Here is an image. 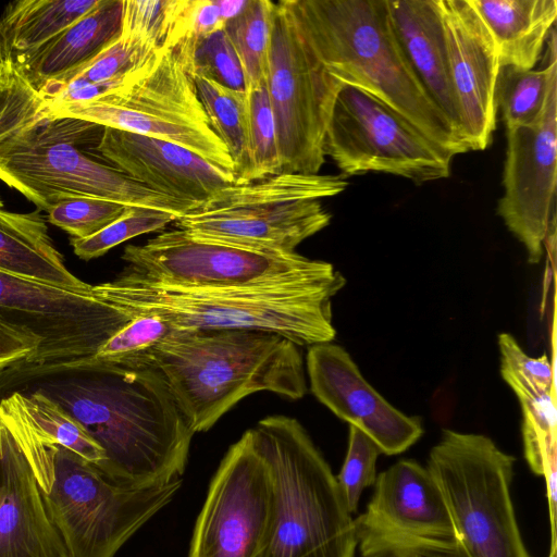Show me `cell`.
Here are the masks:
<instances>
[{
  "mask_svg": "<svg viewBox=\"0 0 557 557\" xmlns=\"http://www.w3.org/2000/svg\"><path fill=\"white\" fill-rule=\"evenodd\" d=\"M36 391L72 414L103 449L97 466L134 487L182 479L194 432L157 369H129L95 357L18 362L0 371V400Z\"/></svg>",
  "mask_w": 557,
  "mask_h": 557,
  "instance_id": "cell-1",
  "label": "cell"
},
{
  "mask_svg": "<svg viewBox=\"0 0 557 557\" xmlns=\"http://www.w3.org/2000/svg\"><path fill=\"white\" fill-rule=\"evenodd\" d=\"M345 284L346 278L333 269L263 285L178 287L149 281L127 269L95 288L131 318L158 315L180 330L270 332L298 346H311L335 338L332 298Z\"/></svg>",
  "mask_w": 557,
  "mask_h": 557,
  "instance_id": "cell-2",
  "label": "cell"
},
{
  "mask_svg": "<svg viewBox=\"0 0 557 557\" xmlns=\"http://www.w3.org/2000/svg\"><path fill=\"white\" fill-rule=\"evenodd\" d=\"M153 359L194 433L253 393L299 399L308 391L299 346L275 333L174 327Z\"/></svg>",
  "mask_w": 557,
  "mask_h": 557,
  "instance_id": "cell-3",
  "label": "cell"
},
{
  "mask_svg": "<svg viewBox=\"0 0 557 557\" xmlns=\"http://www.w3.org/2000/svg\"><path fill=\"white\" fill-rule=\"evenodd\" d=\"M329 72L389 107L454 157L462 139L433 102L392 25L387 0H288Z\"/></svg>",
  "mask_w": 557,
  "mask_h": 557,
  "instance_id": "cell-4",
  "label": "cell"
},
{
  "mask_svg": "<svg viewBox=\"0 0 557 557\" xmlns=\"http://www.w3.org/2000/svg\"><path fill=\"white\" fill-rule=\"evenodd\" d=\"M250 430L274 490L271 528L259 557H356L355 519L301 423L270 416Z\"/></svg>",
  "mask_w": 557,
  "mask_h": 557,
  "instance_id": "cell-5",
  "label": "cell"
},
{
  "mask_svg": "<svg viewBox=\"0 0 557 557\" xmlns=\"http://www.w3.org/2000/svg\"><path fill=\"white\" fill-rule=\"evenodd\" d=\"M103 126L70 116H42L0 141V181L38 210L75 197L101 198L178 218L195 207L157 193L106 162L96 148Z\"/></svg>",
  "mask_w": 557,
  "mask_h": 557,
  "instance_id": "cell-6",
  "label": "cell"
},
{
  "mask_svg": "<svg viewBox=\"0 0 557 557\" xmlns=\"http://www.w3.org/2000/svg\"><path fill=\"white\" fill-rule=\"evenodd\" d=\"M190 37L161 50L121 84L89 101L69 104L45 116H70L181 146L234 174L224 143L211 127L195 83Z\"/></svg>",
  "mask_w": 557,
  "mask_h": 557,
  "instance_id": "cell-7",
  "label": "cell"
},
{
  "mask_svg": "<svg viewBox=\"0 0 557 557\" xmlns=\"http://www.w3.org/2000/svg\"><path fill=\"white\" fill-rule=\"evenodd\" d=\"M348 186L343 175L278 173L233 183L175 221L191 236L258 250L290 253L325 228L321 199Z\"/></svg>",
  "mask_w": 557,
  "mask_h": 557,
  "instance_id": "cell-8",
  "label": "cell"
},
{
  "mask_svg": "<svg viewBox=\"0 0 557 557\" xmlns=\"http://www.w3.org/2000/svg\"><path fill=\"white\" fill-rule=\"evenodd\" d=\"M516 458L492 438L444 430L426 468L437 483L467 557H532L511 496Z\"/></svg>",
  "mask_w": 557,
  "mask_h": 557,
  "instance_id": "cell-9",
  "label": "cell"
},
{
  "mask_svg": "<svg viewBox=\"0 0 557 557\" xmlns=\"http://www.w3.org/2000/svg\"><path fill=\"white\" fill-rule=\"evenodd\" d=\"M48 443L53 474L44 498L71 557H114L182 486V479L152 487L127 486L49 437Z\"/></svg>",
  "mask_w": 557,
  "mask_h": 557,
  "instance_id": "cell-10",
  "label": "cell"
},
{
  "mask_svg": "<svg viewBox=\"0 0 557 557\" xmlns=\"http://www.w3.org/2000/svg\"><path fill=\"white\" fill-rule=\"evenodd\" d=\"M343 84L319 58L288 0L274 2L267 89L280 173L319 174L326 127Z\"/></svg>",
  "mask_w": 557,
  "mask_h": 557,
  "instance_id": "cell-11",
  "label": "cell"
},
{
  "mask_svg": "<svg viewBox=\"0 0 557 557\" xmlns=\"http://www.w3.org/2000/svg\"><path fill=\"white\" fill-rule=\"evenodd\" d=\"M342 175L387 173L423 184L446 178L453 154L367 91L343 84L323 144Z\"/></svg>",
  "mask_w": 557,
  "mask_h": 557,
  "instance_id": "cell-12",
  "label": "cell"
},
{
  "mask_svg": "<svg viewBox=\"0 0 557 557\" xmlns=\"http://www.w3.org/2000/svg\"><path fill=\"white\" fill-rule=\"evenodd\" d=\"M128 270L178 287L252 286L326 273L330 262L290 252L258 250L208 240L181 228L162 232L143 245L125 247Z\"/></svg>",
  "mask_w": 557,
  "mask_h": 557,
  "instance_id": "cell-13",
  "label": "cell"
},
{
  "mask_svg": "<svg viewBox=\"0 0 557 557\" xmlns=\"http://www.w3.org/2000/svg\"><path fill=\"white\" fill-rule=\"evenodd\" d=\"M132 319L100 297L95 285L69 288L0 270V320L40 341L21 362L94 357Z\"/></svg>",
  "mask_w": 557,
  "mask_h": 557,
  "instance_id": "cell-14",
  "label": "cell"
},
{
  "mask_svg": "<svg viewBox=\"0 0 557 557\" xmlns=\"http://www.w3.org/2000/svg\"><path fill=\"white\" fill-rule=\"evenodd\" d=\"M364 511L355 519L360 557L455 550L457 531L441 490L425 466L401 459L379 473Z\"/></svg>",
  "mask_w": 557,
  "mask_h": 557,
  "instance_id": "cell-15",
  "label": "cell"
},
{
  "mask_svg": "<svg viewBox=\"0 0 557 557\" xmlns=\"http://www.w3.org/2000/svg\"><path fill=\"white\" fill-rule=\"evenodd\" d=\"M273 478L251 430L230 446L195 521L187 557H259L273 511Z\"/></svg>",
  "mask_w": 557,
  "mask_h": 557,
  "instance_id": "cell-16",
  "label": "cell"
},
{
  "mask_svg": "<svg viewBox=\"0 0 557 557\" xmlns=\"http://www.w3.org/2000/svg\"><path fill=\"white\" fill-rule=\"evenodd\" d=\"M504 193L497 214L523 245L530 263L540 262L555 219L557 182V84L540 117L507 129Z\"/></svg>",
  "mask_w": 557,
  "mask_h": 557,
  "instance_id": "cell-17",
  "label": "cell"
},
{
  "mask_svg": "<svg viewBox=\"0 0 557 557\" xmlns=\"http://www.w3.org/2000/svg\"><path fill=\"white\" fill-rule=\"evenodd\" d=\"M310 391L336 417L371 437L382 454L398 455L423 434L421 421L388 403L361 374L349 352L337 344L309 346L306 357Z\"/></svg>",
  "mask_w": 557,
  "mask_h": 557,
  "instance_id": "cell-18",
  "label": "cell"
},
{
  "mask_svg": "<svg viewBox=\"0 0 557 557\" xmlns=\"http://www.w3.org/2000/svg\"><path fill=\"white\" fill-rule=\"evenodd\" d=\"M460 132L469 150H484L496 127L498 53L470 0H440Z\"/></svg>",
  "mask_w": 557,
  "mask_h": 557,
  "instance_id": "cell-19",
  "label": "cell"
},
{
  "mask_svg": "<svg viewBox=\"0 0 557 557\" xmlns=\"http://www.w3.org/2000/svg\"><path fill=\"white\" fill-rule=\"evenodd\" d=\"M96 150L132 180L195 208L235 183L232 172L154 137L103 126Z\"/></svg>",
  "mask_w": 557,
  "mask_h": 557,
  "instance_id": "cell-20",
  "label": "cell"
},
{
  "mask_svg": "<svg viewBox=\"0 0 557 557\" xmlns=\"http://www.w3.org/2000/svg\"><path fill=\"white\" fill-rule=\"evenodd\" d=\"M0 557H71L1 410Z\"/></svg>",
  "mask_w": 557,
  "mask_h": 557,
  "instance_id": "cell-21",
  "label": "cell"
},
{
  "mask_svg": "<svg viewBox=\"0 0 557 557\" xmlns=\"http://www.w3.org/2000/svg\"><path fill=\"white\" fill-rule=\"evenodd\" d=\"M387 8L396 37L416 75L463 141L440 0H387Z\"/></svg>",
  "mask_w": 557,
  "mask_h": 557,
  "instance_id": "cell-22",
  "label": "cell"
},
{
  "mask_svg": "<svg viewBox=\"0 0 557 557\" xmlns=\"http://www.w3.org/2000/svg\"><path fill=\"white\" fill-rule=\"evenodd\" d=\"M123 0L98 4L36 51L14 62L38 92L47 82L78 69L99 53L121 32Z\"/></svg>",
  "mask_w": 557,
  "mask_h": 557,
  "instance_id": "cell-23",
  "label": "cell"
},
{
  "mask_svg": "<svg viewBox=\"0 0 557 557\" xmlns=\"http://www.w3.org/2000/svg\"><path fill=\"white\" fill-rule=\"evenodd\" d=\"M495 42L499 66L532 70L557 17L556 0H470Z\"/></svg>",
  "mask_w": 557,
  "mask_h": 557,
  "instance_id": "cell-24",
  "label": "cell"
},
{
  "mask_svg": "<svg viewBox=\"0 0 557 557\" xmlns=\"http://www.w3.org/2000/svg\"><path fill=\"white\" fill-rule=\"evenodd\" d=\"M0 270L69 288L91 286L66 268L40 210L10 211L1 197Z\"/></svg>",
  "mask_w": 557,
  "mask_h": 557,
  "instance_id": "cell-25",
  "label": "cell"
},
{
  "mask_svg": "<svg viewBox=\"0 0 557 557\" xmlns=\"http://www.w3.org/2000/svg\"><path fill=\"white\" fill-rule=\"evenodd\" d=\"M99 0H20L0 15V63L36 51L98 4Z\"/></svg>",
  "mask_w": 557,
  "mask_h": 557,
  "instance_id": "cell-26",
  "label": "cell"
},
{
  "mask_svg": "<svg viewBox=\"0 0 557 557\" xmlns=\"http://www.w3.org/2000/svg\"><path fill=\"white\" fill-rule=\"evenodd\" d=\"M195 83L211 127L230 152L235 183H248L251 173L248 95L198 72Z\"/></svg>",
  "mask_w": 557,
  "mask_h": 557,
  "instance_id": "cell-27",
  "label": "cell"
},
{
  "mask_svg": "<svg viewBox=\"0 0 557 557\" xmlns=\"http://www.w3.org/2000/svg\"><path fill=\"white\" fill-rule=\"evenodd\" d=\"M545 63L537 70L499 69L495 103L506 131L535 122L542 114L553 85L557 84L556 32L552 29Z\"/></svg>",
  "mask_w": 557,
  "mask_h": 557,
  "instance_id": "cell-28",
  "label": "cell"
},
{
  "mask_svg": "<svg viewBox=\"0 0 557 557\" xmlns=\"http://www.w3.org/2000/svg\"><path fill=\"white\" fill-rule=\"evenodd\" d=\"M187 0H123L121 38L140 65L168 46L187 37L184 13Z\"/></svg>",
  "mask_w": 557,
  "mask_h": 557,
  "instance_id": "cell-29",
  "label": "cell"
},
{
  "mask_svg": "<svg viewBox=\"0 0 557 557\" xmlns=\"http://www.w3.org/2000/svg\"><path fill=\"white\" fill-rule=\"evenodd\" d=\"M273 10L270 0H247L224 26L239 59L247 95L267 84Z\"/></svg>",
  "mask_w": 557,
  "mask_h": 557,
  "instance_id": "cell-30",
  "label": "cell"
},
{
  "mask_svg": "<svg viewBox=\"0 0 557 557\" xmlns=\"http://www.w3.org/2000/svg\"><path fill=\"white\" fill-rule=\"evenodd\" d=\"M173 331L174 327L158 315H136L94 357L129 369H156L154 349Z\"/></svg>",
  "mask_w": 557,
  "mask_h": 557,
  "instance_id": "cell-31",
  "label": "cell"
},
{
  "mask_svg": "<svg viewBox=\"0 0 557 557\" xmlns=\"http://www.w3.org/2000/svg\"><path fill=\"white\" fill-rule=\"evenodd\" d=\"M20 396L29 418L52 442L97 466L106 460L103 449L84 426L55 401L36 391L20 393Z\"/></svg>",
  "mask_w": 557,
  "mask_h": 557,
  "instance_id": "cell-32",
  "label": "cell"
},
{
  "mask_svg": "<svg viewBox=\"0 0 557 557\" xmlns=\"http://www.w3.org/2000/svg\"><path fill=\"white\" fill-rule=\"evenodd\" d=\"M497 345L500 374L518 399L555 391L554 366L546 354L530 357L509 333L498 334Z\"/></svg>",
  "mask_w": 557,
  "mask_h": 557,
  "instance_id": "cell-33",
  "label": "cell"
},
{
  "mask_svg": "<svg viewBox=\"0 0 557 557\" xmlns=\"http://www.w3.org/2000/svg\"><path fill=\"white\" fill-rule=\"evenodd\" d=\"M176 220L177 216L170 212L128 207L121 218L97 234L87 238L71 237L70 243L78 258L90 260L101 257L127 239L162 230Z\"/></svg>",
  "mask_w": 557,
  "mask_h": 557,
  "instance_id": "cell-34",
  "label": "cell"
},
{
  "mask_svg": "<svg viewBox=\"0 0 557 557\" xmlns=\"http://www.w3.org/2000/svg\"><path fill=\"white\" fill-rule=\"evenodd\" d=\"M382 454L375 442L356 426L349 425L348 445L336 480L348 511L358 510L362 492L376 480V462Z\"/></svg>",
  "mask_w": 557,
  "mask_h": 557,
  "instance_id": "cell-35",
  "label": "cell"
},
{
  "mask_svg": "<svg viewBox=\"0 0 557 557\" xmlns=\"http://www.w3.org/2000/svg\"><path fill=\"white\" fill-rule=\"evenodd\" d=\"M250 112V181L280 173L277 133L267 84L248 94Z\"/></svg>",
  "mask_w": 557,
  "mask_h": 557,
  "instance_id": "cell-36",
  "label": "cell"
},
{
  "mask_svg": "<svg viewBox=\"0 0 557 557\" xmlns=\"http://www.w3.org/2000/svg\"><path fill=\"white\" fill-rule=\"evenodd\" d=\"M42 103L12 61L0 63V141L42 117Z\"/></svg>",
  "mask_w": 557,
  "mask_h": 557,
  "instance_id": "cell-37",
  "label": "cell"
},
{
  "mask_svg": "<svg viewBox=\"0 0 557 557\" xmlns=\"http://www.w3.org/2000/svg\"><path fill=\"white\" fill-rule=\"evenodd\" d=\"M128 207L95 197H75L58 202L48 211V221L73 238L90 237L121 218Z\"/></svg>",
  "mask_w": 557,
  "mask_h": 557,
  "instance_id": "cell-38",
  "label": "cell"
},
{
  "mask_svg": "<svg viewBox=\"0 0 557 557\" xmlns=\"http://www.w3.org/2000/svg\"><path fill=\"white\" fill-rule=\"evenodd\" d=\"M194 62L195 72L225 87L246 91L239 59L224 29L197 42Z\"/></svg>",
  "mask_w": 557,
  "mask_h": 557,
  "instance_id": "cell-39",
  "label": "cell"
},
{
  "mask_svg": "<svg viewBox=\"0 0 557 557\" xmlns=\"http://www.w3.org/2000/svg\"><path fill=\"white\" fill-rule=\"evenodd\" d=\"M186 35L196 42L224 29L226 21L214 0H187L184 13Z\"/></svg>",
  "mask_w": 557,
  "mask_h": 557,
  "instance_id": "cell-40",
  "label": "cell"
},
{
  "mask_svg": "<svg viewBox=\"0 0 557 557\" xmlns=\"http://www.w3.org/2000/svg\"><path fill=\"white\" fill-rule=\"evenodd\" d=\"M40 341L0 320V371L28 358Z\"/></svg>",
  "mask_w": 557,
  "mask_h": 557,
  "instance_id": "cell-41",
  "label": "cell"
},
{
  "mask_svg": "<svg viewBox=\"0 0 557 557\" xmlns=\"http://www.w3.org/2000/svg\"><path fill=\"white\" fill-rule=\"evenodd\" d=\"M223 18L227 22L228 20L236 16L246 5L247 1L245 0H235V1H215Z\"/></svg>",
  "mask_w": 557,
  "mask_h": 557,
  "instance_id": "cell-42",
  "label": "cell"
},
{
  "mask_svg": "<svg viewBox=\"0 0 557 557\" xmlns=\"http://www.w3.org/2000/svg\"><path fill=\"white\" fill-rule=\"evenodd\" d=\"M431 557H467V556L463 553V550L460 548V546L458 545V547L455 550L436 554Z\"/></svg>",
  "mask_w": 557,
  "mask_h": 557,
  "instance_id": "cell-43",
  "label": "cell"
},
{
  "mask_svg": "<svg viewBox=\"0 0 557 557\" xmlns=\"http://www.w3.org/2000/svg\"><path fill=\"white\" fill-rule=\"evenodd\" d=\"M382 557H421V556L413 555V554H391V555H386V556H382Z\"/></svg>",
  "mask_w": 557,
  "mask_h": 557,
  "instance_id": "cell-44",
  "label": "cell"
},
{
  "mask_svg": "<svg viewBox=\"0 0 557 557\" xmlns=\"http://www.w3.org/2000/svg\"><path fill=\"white\" fill-rule=\"evenodd\" d=\"M548 557H557V554H548Z\"/></svg>",
  "mask_w": 557,
  "mask_h": 557,
  "instance_id": "cell-45",
  "label": "cell"
}]
</instances>
